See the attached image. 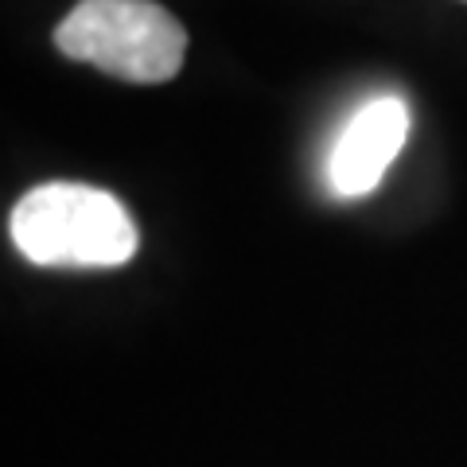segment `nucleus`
<instances>
[{
	"label": "nucleus",
	"mask_w": 467,
	"mask_h": 467,
	"mask_svg": "<svg viewBox=\"0 0 467 467\" xmlns=\"http://www.w3.org/2000/svg\"><path fill=\"white\" fill-rule=\"evenodd\" d=\"M409 137V106L401 98H374L350 113L327 156V187L339 199H358L382 183Z\"/></svg>",
	"instance_id": "7ed1b4c3"
},
{
	"label": "nucleus",
	"mask_w": 467,
	"mask_h": 467,
	"mask_svg": "<svg viewBox=\"0 0 467 467\" xmlns=\"http://www.w3.org/2000/svg\"><path fill=\"white\" fill-rule=\"evenodd\" d=\"M12 242L43 269H113L137 254V223L109 192L43 183L12 207Z\"/></svg>",
	"instance_id": "f257e3e1"
},
{
	"label": "nucleus",
	"mask_w": 467,
	"mask_h": 467,
	"mask_svg": "<svg viewBox=\"0 0 467 467\" xmlns=\"http://www.w3.org/2000/svg\"><path fill=\"white\" fill-rule=\"evenodd\" d=\"M55 47L125 82H168L180 75L187 32L152 0H82L55 27Z\"/></svg>",
	"instance_id": "f03ea898"
}]
</instances>
